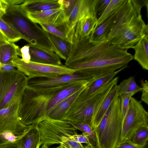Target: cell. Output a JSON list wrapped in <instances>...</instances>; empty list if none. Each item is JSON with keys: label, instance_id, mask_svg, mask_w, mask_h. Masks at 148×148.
Returning <instances> with one entry per match:
<instances>
[{"label": "cell", "instance_id": "1", "mask_svg": "<svg viewBox=\"0 0 148 148\" xmlns=\"http://www.w3.org/2000/svg\"><path fill=\"white\" fill-rule=\"evenodd\" d=\"M127 50L119 48L106 39L92 40L90 35L71 44L65 65L75 70L76 72L97 79L127 64L130 55Z\"/></svg>", "mask_w": 148, "mask_h": 148}, {"label": "cell", "instance_id": "2", "mask_svg": "<svg viewBox=\"0 0 148 148\" xmlns=\"http://www.w3.org/2000/svg\"><path fill=\"white\" fill-rule=\"evenodd\" d=\"M147 0H124L119 8L114 25L106 39L111 44L124 50L132 48L141 39L148 36V25L141 15Z\"/></svg>", "mask_w": 148, "mask_h": 148}, {"label": "cell", "instance_id": "3", "mask_svg": "<svg viewBox=\"0 0 148 148\" xmlns=\"http://www.w3.org/2000/svg\"><path fill=\"white\" fill-rule=\"evenodd\" d=\"M20 5H8L1 18L29 44L53 52L60 57L46 32L28 18Z\"/></svg>", "mask_w": 148, "mask_h": 148}, {"label": "cell", "instance_id": "4", "mask_svg": "<svg viewBox=\"0 0 148 148\" xmlns=\"http://www.w3.org/2000/svg\"><path fill=\"white\" fill-rule=\"evenodd\" d=\"M36 90L27 86L20 100L18 116L23 125L38 124L47 118V108L51 100L63 89Z\"/></svg>", "mask_w": 148, "mask_h": 148}, {"label": "cell", "instance_id": "5", "mask_svg": "<svg viewBox=\"0 0 148 148\" xmlns=\"http://www.w3.org/2000/svg\"><path fill=\"white\" fill-rule=\"evenodd\" d=\"M122 116L118 93L112 100L98 126L93 130L97 148H115L119 138Z\"/></svg>", "mask_w": 148, "mask_h": 148}, {"label": "cell", "instance_id": "6", "mask_svg": "<svg viewBox=\"0 0 148 148\" xmlns=\"http://www.w3.org/2000/svg\"><path fill=\"white\" fill-rule=\"evenodd\" d=\"M119 79V77H114L85 100L76 99L67 110L63 120L91 126L94 115L110 90L117 84Z\"/></svg>", "mask_w": 148, "mask_h": 148}, {"label": "cell", "instance_id": "7", "mask_svg": "<svg viewBox=\"0 0 148 148\" xmlns=\"http://www.w3.org/2000/svg\"><path fill=\"white\" fill-rule=\"evenodd\" d=\"M29 79L17 69L6 72L0 71V110L21 99Z\"/></svg>", "mask_w": 148, "mask_h": 148}, {"label": "cell", "instance_id": "8", "mask_svg": "<svg viewBox=\"0 0 148 148\" xmlns=\"http://www.w3.org/2000/svg\"><path fill=\"white\" fill-rule=\"evenodd\" d=\"M141 102L134 97L130 98L126 114L122 120L121 134L117 145L130 141L140 127L148 126V112Z\"/></svg>", "mask_w": 148, "mask_h": 148}, {"label": "cell", "instance_id": "9", "mask_svg": "<svg viewBox=\"0 0 148 148\" xmlns=\"http://www.w3.org/2000/svg\"><path fill=\"white\" fill-rule=\"evenodd\" d=\"M15 68L27 76L29 79L37 78H51L76 72L75 70L65 65L56 66L30 61L24 62L18 56L12 61Z\"/></svg>", "mask_w": 148, "mask_h": 148}, {"label": "cell", "instance_id": "10", "mask_svg": "<svg viewBox=\"0 0 148 148\" xmlns=\"http://www.w3.org/2000/svg\"><path fill=\"white\" fill-rule=\"evenodd\" d=\"M40 132L41 145L60 144L64 137H70L77 134L78 130L68 121L47 118L38 125Z\"/></svg>", "mask_w": 148, "mask_h": 148}, {"label": "cell", "instance_id": "11", "mask_svg": "<svg viewBox=\"0 0 148 148\" xmlns=\"http://www.w3.org/2000/svg\"><path fill=\"white\" fill-rule=\"evenodd\" d=\"M29 79L27 86L36 90L65 88L79 83L92 82L96 79L78 73L51 78H37Z\"/></svg>", "mask_w": 148, "mask_h": 148}, {"label": "cell", "instance_id": "12", "mask_svg": "<svg viewBox=\"0 0 148 148\" xmlns=\"http://www.w3.org/2000/svg\"><path fill=\"white\" fill-rule=\"evenodd\" d=\"M20 100L16 101L7 108L0 110V133L8 130L18 136L30 127L31 125H25L19 119L18 113Z\"/></svg>", "mask_w": 148, "mask_h": 148}, {"label": "cell", "instance_id": "13", "mask_svg": "<svg viewBox=\"0 0 148 148\" xmlns=\"http://www.w3.org/2000/svg\"><path fill=\"white\" fill-rule=\"evenodd\" d=\"M97 0H76L69 15L64 23L66 35L79 21L86 17H97L95 6Z\"/></svg>", "mask_w": 148, "mask_h": 148}, {"label": "cell", "instance_id": "14", "mask_svg": "<svg viewBox=\"0 0 148 148\" xmlns=\"http://www.w3.org/2000/svg\"><path fill=\"white\" fill-rule=\"evenodd\" d=\"M31 20L38 23H42L53 25L62 29L65 21L62 8L26 14Z\"/></svg>", "mask_w": 148, "mask_h": 148}, {"label": "cell", "instance_id": "15", "mask_svg": "<svg viewBox=\"0 0 148 148\" xmlns=\"http://www.w3.org/2000/svg\"><path fill=\"white\" fill-rule=\"evenodd\" d=\"M97 17H86L78 21L67 34V40L72 44L76 40L90 36L93 32Z\"/></svg>", "mask_w": 148, "mask_h": 148}, {"label": "cell", "instance_id": "16", "mask_svg": "<svg viewBox=\"0 0 148 148\" xmlns=\"http://www.w3.org/2000/svg\"><path fill=\"white\" fill-rule=\"evenodd\" d=\"M29 47L30 61L56 66L62 65L59 57L55 53L31 44Z\"/></svg>", "mask_w": 148, "mask_h": 148}, {"label": "cell", "instance_id": "17", "mask_svg": "<svg viewBox=\"0 0 148 148\" xmlns=\"http://www.w3.org/2000/svg\"><path fill=\"white\" fill-rule=\"evenodd\" d=\"M62 0H26L20 4L26 14L61 8Z\"/></svg>", "mask_w": 148, "mask_h": 148}, {"label": "cell", "instance_id": "18", "mask_svg": "<svg viewBox=\"0 0 148 148\" xmlns=\"http://www.w3.org/2000/svg\"><path fill=\"white\" fill-rule=\"evenodd\" d=\"M38 124L32 125L17 140L20 148H40L41 135Z\"/></svg>", "mask_w": 148, "mask_h": 148}, {"label": "cell", "instance_id": "19", "mask_svg": "<svg viewBox=\"0 0 148 148\" xmlns=\"http://www.w3.org/2000/svg\"><path fill=\"white\" fill-rule=\"evenodd\" d=\"M93 82L85 83L75 92L59 103L50 112L47 118L55 120H63L67 110L79 95Z\"/></svg>", "mask_w": 148, "mask_h": 148}, {"label": "cell", "instance_id": "20", "mask_svg": "<svg viewBox=\"0 0 148 148\" xmlns=\"http://www.w3.org/2000/svg\"><path fill=\"white\" fill-rule=\"evenodd\" d=\"M126 65L121 68L106 75L96 79L90 84L79 95L77 99L80 100H85L89 98L101 87L112 80L119 73L128 67Z\"/></svg>", "mask_w": 148, "mask_h": 148}, {"label": "cell", "instance_id": "21", "mask_svg": "<svg viewBox=\"0 0 148 148\" xmlns=\"http://www.w3.org/2000/svg\"><path fill=\"white\" fill-rule=\"evenodd\" d=\"M119 85L116 84L110 90L105 98L93 118L91 125L93 130L99 125L107 111L112 100L115 96L119 93Z\"/></svg>", "mask_w": 148, "mask_h": 148}, {"label": "cell", "instance_id": "22", "mask_svg": "<svg viewBox=\"0 0 148 148\" xmlns=\"http://www.w3.org/2000/svg\"><path fill=\"white\" fill-rule=\"evenodd\" d=\"M119 8L115 13L105 21L91 33L90 36L92 40L98 41L106 39L107 35L114 25Z\"/></svg>", "mask_w": 148, "mask_h": 148}, {"label": "cell", "instance_id": "23", "mask_svg": "<svg viewBox=\"0 0 148 148\" xmlns=\"http://www.w3.org/2000/svg\"><path fill=\"white\" fill-rule=\"evenodd\" d=\"M135 50L133 59L143 69L148 70V36L139 41L132 48Z\"/></svg>", "mask_w": 148, "mask_h": 148}, {"label": "cell", "instance_id": "24", "mask_svg": "<svg viewBox=\"0 0 148 148\" xmlns=\"http://www.w3.org/2000/svg\"><path fill=\"white\" fill-rule=\"evenodd\" d=\"M18 55L21 56L20 48L14 42H9L0 47V62L6 64L12 62Z\"/></svg>", "mask_w": 148, "mask_h": 148}, {"label": "cell", "instance_id": "25", "mask_svg": "<svg viewBox=\"0 0 148 148\" xmlns=\"http://www.w3.org/2000/svg\"><path fill=\"white\" fill-rule=\"evenodd\" d=\"M86 83L78 84L70 86L59 92L49 102L47 108V116L50 112L57 105L75 92Z\"/></svg>", "mask_w": 148, "mask_h": 148}, {"label": "cell", "instance_id": "26", "mask_svg": "<svg viewBox=\"0 0 148 148\" xmlns=\"http://www.w3.org/2000/svg\"><path fill=\"white\" fill-rule=\"evenodd\" d=\"M46 32L59 52L60 54V58L66 61L71 51V43L66 40L54 35L49 32Z\"/></svg>", "mask_w": 148, "mask_h": 148}, {"label": "cell", "instance_id": "27", "mask_svg": "<svg viewBox=\"0 0 148 148\" xmlns=\"http://www.w3.org/2000/svg\"><path fill=\"white\" fill-rule=\"evenodd\" d=\"M0 32L10 42L14 43L22 39L20 35L0 16Z\"/></svg>", "mask_w": 148, "mask_h": 148}, {"label": "cell", "instance_id": "28", "mask_svg": "<svg viewBox=\"0 0 148 148\" xmlns=\"http://www.w3.org/2000/svg\"><path fill=\"white\" fill-rule=\"evenodd\" d=\"M124 1V0H111L105 11L99 18H97L94 30L105 21L115 13L122 5Z\"/></svg>", "mask_w": 148, "mask_h": 148}, {"label": "cell", "instance_id": "29", "mask_svg": "<svg viewBox=\"0 0 148 148\" xmlns=\"http://www.w3.org/2000/svg\"><path fill=\"white\" fill-rule=\"evenodd\" d=\"M119 96L125 93L132 92L134 94L142 90V88L136 84L135 77L133 76L129 77L123 80L119 84Z\"/></svg>", "mask_w": 148, "mask_h": 148}, {"label": "cell", "instance_id": "30", "mask_svg": "<svg viewBox=\"0 0 148 148\" xmlns=\"http://www.w3.org/2000/svg\"><path fill=\"white\" fill-rule=\"evenodd\" d=\"M148 140V126H143L138 129L132 137V143L145 147Z\"/></svg>", "mask_w": 148, "mask_h": 148}, {"label": "cell", "instance_id": "31", "mask_svg": "<svg viewBox=\"0 0 148 148\" xmlns=\"http://www.w3.org/2000/svg\"><path fill=\"white\" fill-rule=\"evenodd\" d=\"M68 121L70 124L76 127L78 130L82 131V134L86 136L95 143V135L90 125L84 123Z\"/></svg>", "mask_w": 148, "mask_h": 148}, {"label": "cell", "instance_id": "32", "mask_svg": "<svg viewBox=\"0 0 148 148\" xmlns=\"http://www.w3.org/2000/svg\"><path fill=\"white\" fill-rule=\"evenodd\" d=\"M38 24L45 32L68 41L66 34L60 27L49 24L42 23Z\"/></svg>", "mask_w": 148, "mask_h": 148}, {"label": "cell", "instance_id": "33", "mask_svg": "<svg viewBox=\"0 0 148 148\" xmlns=\"http://www.w3.org/2000/svg\"><path fill=\"white\" fill-rule=\"evenodd\" d=\"M134 95L133 93L132 92L125 93L119 96L121 99V110L122 119L126 114L130 98Z\"/></svg>", "mask_w": 148, "mask_h": 148}, {"label": "cell", "instance_id": "34", "mask_svg": "<svg viewBox=\"0 0 148 148\" xmlns=\"http://www.w3.org/2000/svg\"><path fill=\"white\" fill-rule=\"evenodd\" d=\"M76 1V0H62L61 8L63 10L64 22L69 15Z\"/></svg>", "mask_w": 148, "mask_h": 148}, {"label": "cell", "instance_id": "35", "mask_svg": "<svg viewBox=\"0 0 148 148\" xmlns=\"http://www.w3.org/2000/svg\"><path fill=\"white\" fill-rule=\"evenodd\" d=\"M21 135H22L18 136H16L12 131L6 130L0 133V139L3 141L14 143L16 142Z\"/></svg>", "mask_w": 148, "mask_h": 148}, {"label": "cell", "instance_id": "36", "mask_svg": "<svg viewBox=\"0 0 148 148\" xmlns=\"http://www.w3.org/2000/svg\"><path fill=\"white\" fill-rule=\"evenodd\" d=\"M64 148H85L83 145L71 140L69 137L62 138L60 144Z\"/></svg>", "mask_w": 148, "mask_h": 148}, {"label": "cell", "instance_id": "37", "mask_svg": "<svg viewBox=\"0 0 148 148\" xmlns=\"http://www.w3.org/2000/svg\"><path fill=\"white\" fill-rule=\"evenodd\" d=\"M111 0H97L95 6V12L98 16L101 15L105 11Z\"/></svg>", "mask_w": 148, "mask_h": 148}, {"label": "cell", "instance_id": "38", "mask_svg": "<svg viewBox=\"0 0 148 148\" xmlns=\"http://www.w3.org/2000/svg\"><path fill=\"white\" fill-rule=\"evenodd\" d=\"M69 138L71 140L79 143H85L88 146H92L90 142L89 138L82 134L73 135L70 137Z\"/></svg>", "mask_w": 148, "mask_h": 148}, {"label": "cell", "instance_id": "39", "mask_svg": "<svg viewBox=\"0 0 148 148\" xmlns=\"http://www.w3.org/2000/svg\"><path fill=\"white\" fill-rule=\"evenodd\" d=\"M142 88V95L141 101L144 102L147 105L148 104V82L143 79L140 81Z\"/></svg>", "mask_w": 148, "mask_h": 148}, {"label": "cell", "instance_id": "40", "mask_svg": "<svg viewBox=\"0 0 148 148\" xmlns=\"http://www.w3.org/2000/svg\"><path fill=\"white\" fill-rule=\"evenodd\" d=\"M22 60L26 63L30 61L31 56L29 52V47L27 45L20 48Z\"/></svg>", "mask_w": 148, "mask_h": 148}, {"label": "cell", "instance_id": "41", "mask_svg": "<svg viewBox=\"0 0 148 148\" xmlns=\"http://www.w3.org/2000/svg\"><path fill=\"white\" fill-rule=\"evenodd\" d=\"M12 62L2 64L0 62V71L3 72H11L16 69Z\"/></svg>", "mask_w": 148, "mask_h": 148}, {"label": "cell", "instance_id": "42", "mask_svg": "<svg viewBox=\"0 0 148 148\" xmlns=\"http://www.w3.org/2000/svg\"><path fill=\"white\" fill-rule=\"evenodd\" d=\"M115 148H145V147L136 144L129 141L117 145Z\"/></svg>", "mask_w": 148, "mask_h": 148}, {"label": "cell", "instance_id": "43", "mask_svg": "<svg viewBox=\"0 0 148 148\" xmlns=\"http://www.w3.org/2000/svg\"><path fill=\"white\" fill-rule=\"evenodd\" d=\"M0 148H20L17 142L12 143L8 141L0 142Z\"/></svg>", "mask_w": 148, "mask_h": 148}, {"label": "cell", "instance_id": "44", "mask_svg": "<svg viewBox=\"0 0 148 148\" xmlns=\"http://www.w3.org/2000/svg\"><path fill=\"white\" fill-rule=\"evenodd\" d=\"M7 0H0V16L1 17L5 12L8 6Z\"/></svg>", "mask_w": 148, "mask_h": 148}, {"label": "cell", "instance_id": "45", "mask_svg": "<svg viewBox=\"0 0 148 148\" xmlns=\"http://www.w3.org/2000/svg\"><path fill=\"white\" fill-rule=\"evenodd\" d=\"M9 42L0 32V47L2 45Z\"/></svg>", "mask_w": 148, "mask_h": 148}, {"label": "cell", "instance_id": "46", "mask_svg": "<svg viewBox=\"0 0 148 148\" xmlns=\"http://www.w3.org/2000/svg\"><path fill=\"white\" fill-rule=\"evenodd\" d=\"M85 148H95L94 146L93 145L92 146H88L87 145H86L85 146H84Z\"/></svg>", "mask_w": 148, "mask_h": 148}, {"label": "cell", "instance_id": "47", "mask_svg": "<svg viewBox=\"0 0 148 148\" xmlns=\"http://www.w3.org/2000/svg\"><path fill=\"white\" fill-rule=\"evenodd\" d=\"M40 148H49L48 147V146H47L46 145L44 144L42 145V146L40 147Z\"/></svg>", "mask_w": 148, "mask_h": 148}, {"label": "cell", "instance_id": "48", "mask_svg": "<svg viewBox=\"0 0 148 148\" xmlns=\"http://www.w3.org/2000/svg\"><path fill=\"white\" fill-rule=\"evenodd\" d=\"M53 148H64V147H63L61 145H60V146H58L57 147Z\"/></svg>", "mask_w": 148, "mask_h": 148}, {"label": "cell", "instance_id": "49", "mask_svg": "<svg viewBox=\"0 0 148 148\" xmlns=\"http://www.w3.org/2000/svg\"><path fill=\"white\" fill-rule=\"evenodd\" d=\"M3 140H2L0 139V142L2 141H3Z\"/></svg>", "mask_w": 148, "mask_h": 148}]
</instances>
